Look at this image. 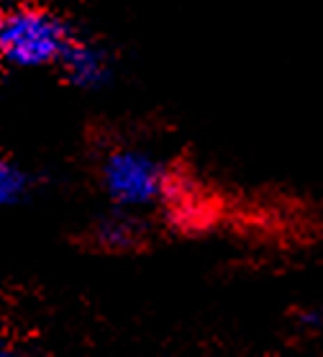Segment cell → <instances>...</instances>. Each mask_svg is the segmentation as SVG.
Segmentation results:
<instances>
[{"label":"cell","mask_w":323,"mask_h":357,"mask_svg":"<svg viewBox=\"0 0 323 357\" xmlns=\"http://www.w3.org/2000/svg\"><path fill=\"white\" fill-rule=\"evenodd\" d=\"M72 29L54 10L18 0L0 10V62L16 70L54 67Z\"/></svg>","instance_id":"cell-1"},{"label":"cell","mask_w":323,"mask_h":357,"mask_svg":"<svg viewBox=\"0 0 323 357\" xmlns=\"http://www.w3.org/2000/svg\"><path fill=\"white\" fill-rule=\"evenodd\" d=\"M172 183L170 167L139 146H118L100 162V185L116 208L139 211L164 203Z\"/></svg>","instance_id":"cell-2"},{"label":"cell","mask_w":323,"mask_h":357,"mask_svg":"<svg viewBox=\"0 0 323 357\" xmlns=\"http://www.w3.org/2000/svg\"><path fill=\"white\" fill-rule=\"evenodd\" d=\"M62 77L77 90H100L113 80V59L100 44L82 36L67 41L65 52L59 54L57 65Z\"/></svg>","instance_id":"cell-3"},{"label":"cell","mask_w":323,"mask_h":357,"mask_svg":"<svg viewBox=\"0 0 323 357\" xmlns=\"http://www.w3.org/2000/svg\"><path fill=\"white\" fill-rule=\"evenodd\" d=\"M93 242L105 252H131L144 242V224L136 219L134 211L116 208L95 224Z\"/></svg>","instance_id":"cell-4"},{"label":"cell","mask_w":323,"mask_h":357,"mask_svg":"<svg viewBox=\"0 0 323 357\" xmlns=\"http://www.w3.org/2000/svg\"><path fill=\"white\" fill-rule=\"evenodd\" d=\"M29 193H31V175L21 165L0 160V211L24 203Z\"/></svg>","instance_id":"cell-5"},{"label":"cell","mask_w":323,"mask_h":357,"mask_svg":"<svg viewBox=\"0 0 323 357\" xmlns=\"http://www.w3.org/2000/svg\"><path fill=\"white\" fill-rule=\"evenodd\" d=\"M321 324H323V319H321V311H318V309L303 311V314H300V326H303V329H310V332H321Z\"/></svg>","instance_id":"cell-6"},{"label":"cell","mask_w":323,"mask_h":357,"mask_svg":"<svg viewBox=\"0 0 323 357\" xmlns=\"http://www.w3.org/2000/svg\"><path fill=\"white\" fill-rule=\"evenodd\" d=\"M13 352H16V347H13V344H8V340H6V337H0V357L13 355Z\"/></svg>","instance_id":"cell-7"},{"label":"cell","mask_w":323,"mask_h":357,"mask_svg":"<svg viewBox=\"0 0 323 357\" xmlns=\"http://www.w3.org/2000/svg\"><path fill=\"white\" fill-rule=\"evenodd\" d=\"M13 3H18V0H0V10L8 8V6H13Z\"/></svg>","instance_id":"cell-8"}]
</instances>
